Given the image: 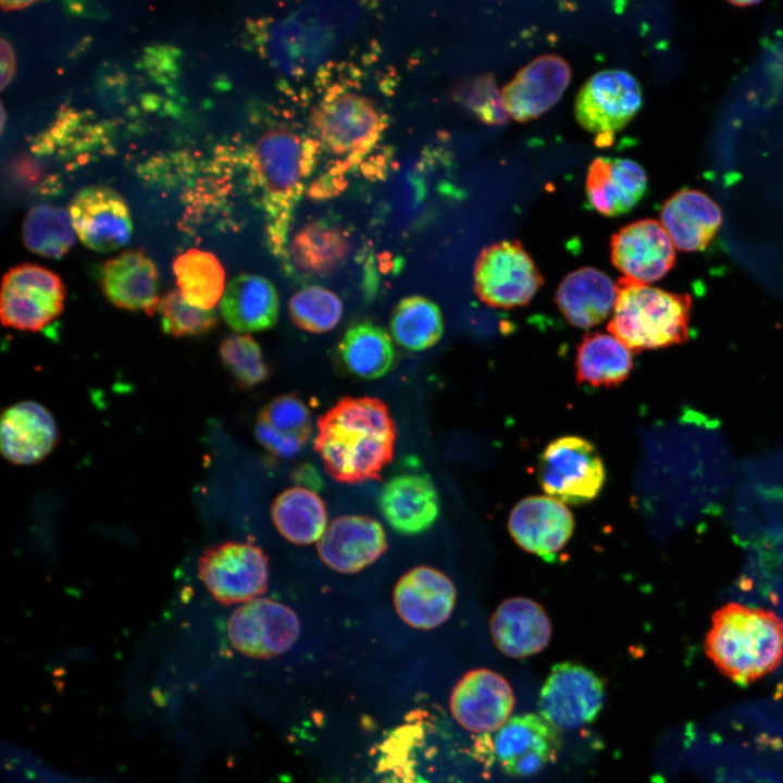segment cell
<instances>
[{
    "instance_id": "1",
    "label": "cell",
    "mask_w": 783,
    "mask_h": 783,
    "mask_svg": "<svg viewBox=\"0 0 783 783\" xmlns=\"http://www.w3.org/2000/svg\"><path fill=\"white\" fill-rule=\"evenodd\" d=\"M314 450L336 482L381 481L393 460L396 426L386 405L373 397H346L319 418Z\"/></svg>"
},
{
    "instance_id": "2",
    "label": "cell",
    "mask_w": 783,
    "mask_h": 783,
    "mask_svg": "<svg viewBox=\"0 0 783 783\" xmlns=\"http://www.w3.org/2000/svg\"><path fill=\"white\" fill-rule=\"evenodd\" d=\"M705 652L728 679L750 684L783 661V621L772 610L729 602L717 609Z\"/></svg>"
},
{
    "instance_id": "3",
    "label": "cell",
    "mask_w": 783,
    "mask_h": 783,
    "mask_svg": "<svg viewBox=\"0 0 783 783\" xmlns=\"http://www.w3.org/2000/svg\"><path fill=\"white\" fill-rule=\"evenodd\" d=\"M608 322L610 334L633 351L664 348L687 337L691 299L625 277Z\"/></svg>"
},
{
    "instance_id": "4",
    "label": "cell",
    "mask_w": 783,
    "mask_h": 783,
    "mask_svg": "<svg viewBox=\"0 0 783 783\" xmlns=\"http://www.w3.org/2000/svg\"><path fill=\"white\" fill-rule=\"evenodd\" d=\"M313 152L311 142L285 129L265 133L256 146L254 167L265 192L275 250L283 248L289 211L311 167Z\"/></svg>"
},
{
    "instance_id": "5",
    "label": "cell",
    "mask_w": 783,
    "mask_h": 783,
    "mask_svg": "<svg viewBox=\"0 0 783 783\" xmlns=\"http://www.w3.org/2000/svg\"><path fill=\"white\" fill-rule=\"evenodd\" d=\"M538 481L549 496L563 504L582 505L599 495L606 469L592 442L566 435L551 440L540 453Z\"/></svg>"
},
{
    "instance_id": "6",
    "label": "cell",
    "mask_w": 783,
    "mask_h": 783,
    "mask_svg": "<svg viewBox=\"0 0 783 783\" xmlns=\"http://www.w3.org/2000/svg\"><path fill=\"white\" fill-rule=\"evenodd\" d=\"M473 283L484 303L502 309L527 304L543 285L536 263L514 239L501 240L481 250Z\"/></svg>"
},
{
    "instance_id": "7",
    "label": "cell",
    "mask_w": 783,
    "mask_h": 783,
    "mask_svg": "<svg viewBox=\"0 0 783 783\" xmlns=\"http://www.w3.org/2000/svg\"><path fill=\"white\" fill-rule=\"evenodd\" d=\"M560 747V729L535 713L510 718L494 734H484L478 744L483 757L511 776L540 771L556 759Z\"/></svg>"
},
{
    "instance_id": "8",
    "label": "cell",
    "mask_w": 783,
    "mask_h": 783,
    "mask_svg": "<svg viewBox=\"0 0 783 783\" xmlns=\"http://www.w3.org/2000/svg\"><path fill=\"white\" fill-rule=\"evenodd\" d=\"M198 574L216 601L227 606L245 604L266 591L269 559L252 543L224 542L202 552Z\"/></svg>"
},
{
    "instance_id": "9",
    "label": "cell",
    "mask_w": 783,
    "mask_h": 783,
    "mask_svg": "<svg viewBox=\"0 0 783 783\" xmlns=\"http://www.w3.org/2000/svg\"><path fill=\"white\" fill-rule=\"evenodd\" d=\"M64 300L65 286L58 274L37 264L15 265L2 278V324L21 331H39L60 315Z\"/></svg>"
},
{
    "instance_id": "10",
    "label": "cell",
    "mask_w": 783,
    "mask_h": 783,
    "mask_svg": "<svg viewBox=\"0 0 783 783\" xmlns=\"http://www.w3.org/2000/svg\"><path fill=\"white\" fill-rule=\"evenodd\" d=\"M311 123L330 151L349 157L373 147L385 128L384 116L374 102L352 91L326 96L314 107Z\"/></svg>"
},
{
    "instance_id": "11",
    "label": "cell",
    "mask_w": 783,
    "mask_h": 783,
    "mask_svg": "<svg viewBox=\"0 0 783 783\" xmlns=\"http://www.w3.org/2000/svg\"><path fill=\"white\" fill-rule=\"evenodd\" d=\"M226 630L229 643L238 652L258 660H270L294 646L300 634V623L288 606L258 597L232 612Z\"/></svg>"
},
{
    "instance_id": "12",
    "label": "cell",
    "mask_w": 783,
    "mask_h": 783,
    "mask_svg": "<svg viewBox=\"0 0 783 783\" xmlns=\"http://www.w3.org/2000/svg\"><path fill=\"white\" fill-rule=\"evenodd\" d=\"M642 107V90L636 78L621 70L593 74L579 90L574 115L586 130L611 137L635 116Z\"/></svg>"
},
{
    "instance_id": "13",
    "label": "cell",
    "mask_w": 783,
    "mask_h": 783,
    "mask_svg": "<svg viewBox=\"0 0 783 783\" xmlns=\"http://www.w3.org/2000/svg\"><path fill=\"white\" fill-rule=\"evenodd\" d=\"M605 701L602 680L584 666L561 662L551 669L539 694L540 716L558 729L593 722Z\"/></svg>"
},
{
    "instance_id": "14",
    "label": "cell",
    "mask_w": 783,
    "mask_h": 783,
    "mask_svg": "<svg viewBox=\"0 0 783 783\" xmlns=\"http://www.w3.org/2000/svg\"><path fill=\"white\" fill-rule=\"evenodd\" d=\"M69 213L75 234L91 250L109 252L130 238L133 223L124 198L113 188L90 185L79 189Z\"/></svg>"
},
{
    "instance_id": "15",
    "label": "cell",
    "mask_w": 783,
    "mask_h": 783,
    "mask_svg": "<svg viewBox=\"0 0 783 783\" xmlns=\"http://www.w3.org/2000/svg\"><path fill=\"white\" fill-rule=\"evenodd\" d=\"M612 264L625 278L650 284L664 277L675 262V247L656 220L632 222L611 236Z\"/></svg>"
},
{
    "instance_id": "16",
    "label": "cell",
    "mask_w": 783,
    "mask_h": 783,
    "mask_svg": "<svg viewBox=\"0 0 783 783\" xmlns=\"http://www.w3.org/2000/svg\"><path fill=\"white\" fill-rule=\"evenodd\" d=\"M514 706L511 685L489 669L467 672L452 688L449 707L453 719L464 730L490 733L510 718Z\"/></svg>"
},
{
    "instance_id": "17",
    "label": "cell",
    "mask_w": 783,
    "mask_h": 783,
    "mask_svg": "<svg viewBox=\"0 0 783 783\" xmlns=\"http://www.w3.org/2000/svg\"><path fill=\"white\" fill-rule=\"evenodd\" d=\"M508 530L524 550L552 562L574 531L569 508L551 496H527L511 510Z\"/></svg>"
},
{
    "instance_id": "18",
    "label": "cell",
    "mask_w": 783,
    "mask_h": 783,
    "mask_svg": "<svg viewBox=\"0 0 783 783\" xmlns=\"http://www.w3.org/2000/svg\"><path fill=\"white\" fill-rule=\"evenodd\" d=\"M571 76L570 64L559 55L534 59L501 89L509 116L521 123L540 116L561 99Z\"/></svg>"
},
{
    "instance_id": "19",
    "label": "cell",
    "mask_w": 783,
    "mask_h": 783,
    "mask_svg": "<svg viewBox=\"0 0 783 783\" xmlns=\"http://www.w3.org/2000/svg\"><path fill=\"white\" fill-rule=\"evenodd\" d=\"M382 524L360 514L339 515L331 521L316 543L320 559L332 570L352 574L374 563L387 549Z\"/></svg>"
},
{
    "instance_id": "20",
    "label": "cell",
    "mask_w": 783,
    "mask_h": 783,
    "mask_svg": "<svg viewBox=\"0 0 783 783\" xmlns=\"http://www.w3.org/2000/svg\"><path fill=\"white\" fill-rule=\"evenodd\" d=\"M456 598L452 581L428 566H418L405 573L393 593L397 614L407 625L418 630H432L446 622Z\"/></svg>"
},
{
    "instance_id": "21",
    "label": "cell",
    "mask_w": 783,
    "mask_h": 783,
    "mask_svg": "<svg viewBox=\"0 0 783 783\" xmlns=\"http://www.w3.org/2000/svg\"><path fill=\"white\" fill-rule=\"evenodd\" d=\"M101 289L115 307L128 311H158L159 273L153 261L140 250H128L104 263Z\"/></svg>"
},
{
    "instance_id": "22",
    "label": "cell",
    "mask_w": 783,
    "mask_h": 783,
    "mask_svg": "<svg viewBox=\"0 0 783 783\" xmlns=\"http://www.w3.org/2000/svg\"><path fill=\"white\" fill-rule=\"evenodd\" d=\"M489 630L496 647L515 659L542 651L552 633L543 606L526 597L504 600L490 617Z\"/></svg>"
},
{
    "instance_id": "23",
    "label": "cell",
    "mask_w": 783,
    "mask_h": 783,
    "mask_svg": "<svg viewBox=\"0 0 783 783\" xmlns=\"http://www.w3.org/2000/svg\"><path fill=\"white\" fill-rule=\"evenodd\" d=\"M57 440L55 421L40 403L21 401L2 413L0 446L10 462L23 465L36 463L51 452Z\"/></svg>"
},
{
    "instance_id": "24",
    "label": "cell",
    "mask_w": 783,
    "mask_h": 783,
    "mask_svg": "<svg viewBox=\"0 0 783 783\" xmlns=\"http://www.w3.org/2000/svg\"><path fill=\"white\" fill-rule=\"evenodd\" d=\"M380 509L398 533L427 531L439 515V497L430 475L402 473L391 477L380 497Z\"/></svg>"
},
{
    "instance_id": "25",
    "label": "cell",
    "mask_w": 783,
    "mask_h": 783,
    "mask_svg": "<svg viewBox=\"0 0 783 783\" xmlns=\"http://www.w3.org/2000/svg\"><path fill=\"white\" fill-rule=\"evenodd\" d=\"M647 188L645 170L635 161L599 157L592 161L586 175V197L591 207L605 216L632 210Z\"/></svg>"
},
{
    "instance_id": "26",
    "label": "cell",
    "mask_w": 783,
    "mask_h": 783,
    "mask_svg": "<svg viewBox=\"0 0 783 783\" xmlns=\"http://www.w3.org/2000/svg\"><path fill=\"white\" fill-rule=\"evenodd\" d=\"M618 286L605 272L585 266L570 272L559 284L556 303L564 319L579 328L605 321L614 309Z\"/></svg>"
},
{
    "instance_id": "27",
    "label": "cell",
    "mask_w": 783,
    "mask_h": 783,
    "mask_svg": "<svg viewBox=\"0 0 783 783\" xmlns=\"http://www.w3.org/2000/svg\"><path fill=\"white\" fill-rule=\"evenodd\" d=\"M721 222L719 206L698 190L678 191L661 210L662 226L674 247L685 252L704 249L719 231Z\"/></svg>"
},
{
    "instance_id": "28",
    "label": "cell",
    "mask_w": 783,
    "mask_h": 783,
    "mask_svg": "<svg viewBox=\"0 0 783 783\" xmlns=\"http://www.w3.org/2000/svg\"><path fill=\"white\" fill-rule=\"evenodd\" d=\"M278 295L274 285L256 274L233 278L221 299L220 310L225 322L237 332H259L275 325Z\"/></svg>"
},
{
    "instance_id": "29",
    "label": "cell",
    "mask_w": 783,
    "mask_h": 783,
    "mask_svg": "<svg viewBox=\"0 0 783 783\" xmlns=\"http://www.w3.org/2000/svg\"><path fill=\"white\" fill-rule=\"evenodd\" d=\"M308 407L294 394L270 401L259 413L256 437L272 455L290 458L297 455L311 435Z\"/></svg>"
},
{
    "instance_id": "30",
    "label": "cell",
    "mask_w": 783,
    "mask_h": 783,
    "mask_svg": "<svg viewBox=\"0 0 783 783\" xmlns=\"http://www.w3.org/2000/svg\"><path fill=\"white\" fill-rule=\"evenodd\" d=\"M271 517L285 539L301 546L318 542L328 525L324 500L302 486L286 488L277 495L271 505Z\"/></svg>"
},
{
    "instance_id": "31",
    "label": "cell",
    "mask_w": 783,
    "mask_h": 783,
    "mask_svg": "<svg viewBox=\"0 0 783 783\" xmlns=\"http://www.w3.org/2000/svg\"><path fill=\"white\" fill-rule=\"evenodd\" d=\"M633 369L632 350L612 334L588 333L576 349L579 383L613 387L623 383Z\"/></svg>"
},
{
    "instance_id": "32",
    "label": "cell",
    "mask_w": 783,
    "mask_h": 783,
    "mask_svg": "<svg viewBox=\"0 0 783 783\" xmlns=\"http://www.w3.org/2000/svg\"><path fill=\"white\" fill-rule=\"evenodd\" d=\"M339 355L351 374L365 380L384 376L395 360L388 333L370 322L357 323L347 330L339 344Z\"/></svg>"
},
{
    "instance_id": "33",
    "label": "cell",
    "mask_w": 783,
    "mask_h": 783,
    "mask_svg": "<svg viewBox=\"0 0 783 783\" xmlns=\"http://www.w3.org/2000/svg\"><path fill=\"white\" fill-rule=\"evenodd\" d=\"M173 272L179 291L188 303L212 310L222 299L225 272L211 252L192 248L178 254L173 262Z\"/></svg>"
},
{
    "instance_id": "34",
    "label": "cell",
    "mask_w": 783,
    "mask_h": 783,
    "mask_svg": "<svg viewBox=\"0 0 783 783\" xmlns=\"http://www.w3.org/2000/svg\"><path fill=\"white\" fill-rule=\"evenodd\" d=\"M349 252L348 236L338 227L311 222L300 228L290 244V256L302 271L327 274L336 270Z\"/></svg>"
},
{
    "instance_id": "35",
    "label": "cell",
    "mask_w": 783,
    "mask_h": 783,
    "mask_svg": "<svg viewBox=\"0 0 783 783\" xmlns=\"http://www.w3.org/2000/svg\"><path fill=\"white\" fill-rule=\"evenodd\" d=\"M390 330L396 341L402 347L413 351L427 349L443 335L442 312L428 298L406 297L393 310Z\"/></svg>"
},
{
    "instance_id": "36",
    "label": "cell",
    "mask_w": 783,
    "mask_h": 783,
    "mask_svg": "<svg viewBox=\"0 0 783 783\" xmlns=\"http://www.w3.org/2000/svg\"><path fill=\"white\" fill-rule=\"evenodd\" d=\"M22 236L29 251L48 259L62 258L75 241L70 213L49 204H39L28 211Z\"/></svg>"
},
{
    "instance_id": "37",
    "label": "cell",
    "mask_w": 783,
    "mask_h": 783,
    "mask_svg": "<svg viewBox=\"0 0 783 783\" xmlns=\"http://www.w3.org/2000/svg\"><path fill=\"white\" fill-rule=\"evenodd\" d=\"M289 313L301 330L324 333L334 328L343 314L340 299L321 286H309L297 291L289 301Z\"/></svg>"
},
{
    "instance_id": "38",
    "label": "cell",
    "mask_w": 783,
    "mask_h": 783,
    "mask_svg": "<svg viewBox=\"0 0 783 783\" xmlns=\"http://www.w3.org/2000/svg\"><path fill=\"white\" fill-rule=\"evenodd\" d=\"M227 371L243 388L253 387L269 376V368L258 343L249 335L226 337L219 349Z\"/></svg>"
},
{
    "instance_id": "39",
    "label": "cell",
    "mask_w": 783,
    "mask_h": 783,
    "mask_svg": "<svg viewBox=\"0 0 783 783\" xmlns=\"http://www.w3.org/2000/svg\"><path fill=\"white\" fill-rule=\"evenodd\" d=\"M158 312L163 332L174 337L203 335L217 323L213 309L204 310L188 303L177 289L160 299Z\"/></svg>"
},
{
    "instance_id": "40",
    "label": "cell",
    "mask_w": 783,
    "mask_h": 783,
    "mask_svg": "<svg viewBox=\"0 0 783 783\" xmlns=\"http://www.w3.org/2000/svg\"><path fill=\"white\" fill-rule=\"evenodd\" d=\"M457 97L484 123L504 124L510 117L504 105L501 91L488 75L478 76L462 85Z\"/></svg>"
},
{
    "instance_id": "41",
    "label": "cell",
    "mask_w": 783,
    "mask_h": 783,
    "mask_svg": "<svg viewBox=\"0 0 783 783\" xmlns=\"http://www.w3.org/2000/svg\"><path fill=\"white\" fill-rule=\"evenodd\" d=\"M15 71L14 51L4 39H1V89H3L11 80Z\"/></svg>"
},
{
    "instance_id": "42",
    "label": "cell",
    "mask_w": 783,
    "mask_h": 783,
    "mask_svg": "<svg viewBox=\"0 0 783 783\" xmlns=\"http://www.w3.org/2000/svg\"><path fill=\"white\" fill-rule=\"evenodd\" d=\"M33 3L32 1H1V5L7 10L22 9Z\"/></svg>"
},
{
    "instance_id": "43",
    "label": "cell",
    "mask_w": 783,
    "mask_h": 783,
    "mask_svg": "<svg viewBox=\"0 0 783 783\" xmlns=\"http://www.w3.org/2000/svg\"><path fill=\"white\" fill-rule=\"evenodd\" d=\"M4 116H5V113H4V110H3V108H2V110H1V129H2V130H3V127H4Z\"/></svg>"
}]
</instances>
